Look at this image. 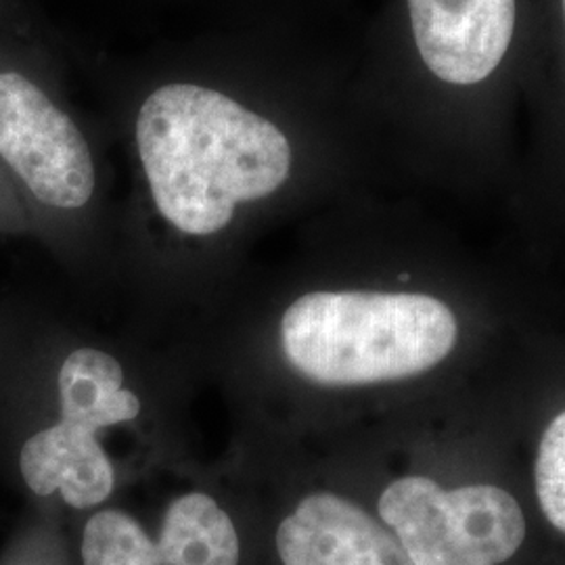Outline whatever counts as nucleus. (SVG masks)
<instances>
[{
	"mask_svg": "<svg viewBox=\"0 0 565 565\" xmlns=\"http://www.w3.org/2000/svg\"><path fill=\"white\" fill-rule=\"evenodd\" d=\"M82 565H239L242 541L210 494L186 492L163 513L158 541L118 509L95 513L82 534Z\"/></svg>",
	"mask_w": 565,
	"mask_h": 565,
	"instance_id": "39448f33",
	"label": "nucleus"
},
{
	"mask_svg": "<svg viewBox=\"0 0 565 565\" xmlns=\"http://www.w3.org/2000/svg\"><path fill=\"white\" fill-rule=\"evenodd\" d=\"M21 476L39 497L60 490L74 509L102 505L114 492V467L97 440V429L60 419L34 434L20 457Z\"/></svg>",
	"mask_w": 565,
	"mask_h": 565,
	"instance_id": "6e6552de",
	"label": "nucleus"
},
{
	"mask_svg": "<svg viewBox=\"0 0 565 565\" xmlns=\"http://www.w3.org/2000/svg\"><path fill=\"white\" fill-rule=\"evenodd\" d=\"M422 60L450 84L482 82L513 39L515 0H408Z\"/></svg>",
	"mask_w": 565,
	"mask_h": 565,
	"instance_id": "423d86ee",
	"label": "nucleus"
},
{
	"mask_svg": "<svg viewBox=\"0 0 565 565\" xmlns=\"http://www.w3.org/2000/svg\"><path fill=\"white\" fill-rule=\"evenodd\" d=\"M282 565H415L392 530L333 492H312L277 527Z\"/></svg>",
	"mask_w": 565,
	"mask_h": 565,
	"instance_id": "0eeeda50",
	"label": "nucleus"
},
{
	"mask_svg": "<svg viewBox=\"0 0 565 565\" xmlns=\"http://www.w3.org/2000/svg\"><path fill=\"white\" fill-rule=\"evenodd\" d=\"M137 145L156 207L195 237L223 231L239 203L279 191L291 170L281 128L198 84H166L142 103Z\"/></svg>",
	"mask_w": 565,
	"mask_h": 565,
	"instance_id": "f257e3e1",
	"label": "nucleus"
},
{
	"mask_svg": "<svg viewBox=\"0 0 565 565\" xmlns=\"http://www.w3.org/2000/svg\"><path fill=\"white\" fill-rule=\"evenodd\" d=\"M564 9H565V0H564Z\"/></svg>",
	"mask_w": 565,
	"mask_h": 565,
	"instance_id": "9b49d317",
	"label": "nucleus"
},
{
	"mask_svg": "<svg viewBox=\"0 0 565 565\" xmlns=\"http://www.w3.org/2000/svg\"><path fill=\"white\" fill-rule=\"evenodd\" d=\"M377 511L415 565H501L525 541L524 511L499 486L446 490L404 476L385 488Z\"/></svg>",
	"mask_w": 565,
	"mask_h": 565,
	"instance_id": "7ed1b4c3",
	"label": "nucleus"
},
{
	"mask_svg": "<svg viewBox=\"0 0 565 565\" xmlns=\"http://www.w3.org/2000/svg\"><path fill=\"white\" fill-rule=\"evenodd\" d=\"M0 158L36 200L78 210L95 191V166L78 126L34 82L0 74Z\"/></svg>",
	"mask_w": 565,
	"mask_h": 565,
	"instance_id": "20e7f679",
	"label": "nucleus"
},
{
	"mask_svg": "<svg viewBox=\"0 0 565 565\" xmlns=\"http://www.w3.org/2000/svg\"><path fill=\"white\" fill-rule=\"evenodd\" d=\"M61 419L103 427L132 422L141 401L124 387V369L107 352L81 348L72 352L60 371Z\"/></svg>",
	"mask_w": 565,
	"mask_h": 565,
	"instance_id": "1a4fd4ad",
	"label": "nucleus"
},
{
	"mask_svg": "<svg viewBox=\"0 0 565 565\" xmlns=\"http://www.w3.org/2000/svg\"><path fill=\"white\" fill-rule=\"evenodd\" d=\"M457 340L455 312L425 294L310 291L281 319L287 361L321 385L408 380L443 363Z\"/></svg>",
	"mask_w": 565,
	"mask_h": 565,
	"instance_id": "f03ea898",
	"label": "nucleus"
},
{
	"mask_svg": "<svg viewBox=\"0 0 565 565\" xmlns=\"http://www.w3.org/2000/svg\"><path fill=\"white\" fill-rule=\"evenodd\" d=\"M534 480L548 524L565 534V411L548 424L541 438Z\"/></svg>",
	"mask_w": 565,
	"mask_h": 565,
	"instance_id": "9d476101",
	"label": "nucleus"
}]
</instances>
